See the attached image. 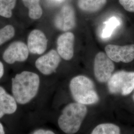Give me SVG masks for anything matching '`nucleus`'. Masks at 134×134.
Returning a JSON list of instances; mask_svg holds the SVG:
<instances>
[{
  "instance_id": "1",
  "label": "nucleus",
  "mask_w": 134,
  "mask_h": 134,
  "mask_svg": "<svg viewBox=\"0 0 134 134\" xmlns=\"http://www.w3.org/2000/svg\"><path fill=\"white\" fill-rule=\"evenodd\" d=\"M40 85L38 75L32 72L24 71L12 79V92L15 100L25 104L36 96Z\"/></svg>"
},
{
  "instance_id": "2",
  "label": "nucleus",
  "mask_w": 134,
  "mask_h": 134,
  "mask_svg": "<svg viewBox=\"0 0 134 134\" xmlns=\"http://www.w3.org/2000/svg\"><path fill=\"white\" fill-rule=\"evenodd\" d=\"M85 105L71 103L63 109L59 117L58 124L60 129L65 134H74L79 130L87 113Z\"/></svg>"
},
{
  "instance_id": "3",
  "label": "nucleus",
  "mask_w": 134,
  "mask_h": 134,
  "mask_svg": "<svg viewBox=\"0 0 134 134\" xmlns=\"http://www.w3.org/2000/svg\"><path fill=\"white\" fill-rule=\"evenodd\" d=\"M70 89L74 99L83 105L96 103L99 96L93 81L84 76L73 77L70 83Z\"/></svg>"
},
{
  "instance_id": "4",
  "label": "nucleus",
  "mask_w": 134,
  "mask_h": 134,
  "mask_svg": "<svg viewBox=\"0 0 134 134\" xmlns=\"http://www.w3.org/2000/svg\"><path fill=\"white\" fill-rule=\"evenodd\" d=\"M109 91L112 94L127 96L134 90V72H116L108 81Z\"/></svg>"
},
{
  "instance_id": "5",
  "label": "nucleus",
  "mask_w": 134,
  "mask_h": 134,
  "mask_svg": "<svg viewBox=\"0 0 134 134\" xmlns=\"http://www.w3.org/2000/svg\"><path fill=\"white\" fill-rule=\"evenodd\" d=\"M93 69L96 80L100 82H106L112 76L115 66L106 54L100 52L96 55Z\"/></svg>"
},
{
  "instance_id": "6",
  "label": "nucleus",
  "mask_w": 134,
  "mask_h": 134,
  "mask_svg": "<svg viewBox=\"0 0 134 134\" xmlns=\"http://www.w3.org/2000/svg\"><path fill=\"white\" fill-rule=\"evenodd\" d=\"M106 54L112 61L125 63L134 59V44L119 46L110 44L105 47Z\"/></svg>"
},
{
  "instance_id": "7",
  "label": "nucleus",
  "mask_w": 134,
  "mask_h": 134,
  "mask_svg": "<svg viewBox=\"0 0 134 134\" xmlns=\"http://www.w3.org/2000/svg\"><path fill=\"white\" fill-rule=\"evenodd\" d=\"M27 46L21 41H15L10 44L5 50L3 58L5 62L9 64L15 62H24L29 55Z\"/></svg>"
},
{
  "instance_id": "8",
  "label": "nucleus",
  "mask_w": 134,
  "mask_h": 134,
  "mask_svg": "<svg viewBox=\"0 0 134 134\" xmlns=\"http://www.w3.org/2000/svg\"><path fill=\"white\" fill-rule=\"evenodd\" d=\"M76 15L72 5H65L63 6L56 15L54 25L60 30L67 31L76 26Z\"/></svg>"
},
{
  "instance_id": "9",
  "label": "nucleus",
  "mask_w": 134,
  "mask_h": 134,
  "mask_svg": "<svg viewBox=\"0 0 134 134\" xmlns=\"http://www.w3.org/2000/svg\"><path fill=\"white\" fill-rule=\"evenodd\" d=\"M60 61L61 58L57 51L51 50L36 60L35 66L43 75H49L56 70Z\"/></svg>"
},
{
  "instance_id": "10",
  "label": "nucleus",
  "mask_w": 134,
  "mask_h": 134,
  "mask_svg": "<svg viewBox=\"0 0 134 134\" xmlns=\"http://www.w3.org/2000/svg\"><path fill=\"white\" fill-rule=\"evenodd\" d=\"M75 36L71 32L61 34L58 38L57 52L61 57L65 60H70L74 56Z\"/></svg>"
},
{
  "instance_id": "11",
  "label": "nucleus",
  "mask_w": 134,
  "mask_h": 134,
  "mask_svg": "<svg viewBox=\"0 0 134 134\" xmlns=\"http://www.w3.org/2000/svg\"><path fill=\"white\" fill-rule=\"evenodd\" d=\"M47 39L42 31L34 29L29 34L27 40L29 51L32 54H42L47 49Z\"/></svg>"
},
{
  "instance_id": "12",
  "label": "nucleus",
  "mask_w": 134,
  "mask_h": 134,
  "mask_svg": "<svg viewBox=\"0 0 134 134\" xmlns=\"http://www.w3.org/2000/svg\"><path fill=\"white\" fill-rule=\"evenodd\" d=\"M17 109L16 101L14 96L8 93L0 86V118L5 114L14 113Z\"/></svg>"
},
{
  "instance_id": "13",
  "label": "nucleus",
  "mask_w": 134,
  "mask_h": 134,
  "mask_svg": "<svg viewBox=\"0 0 134 134\" xmlns=\"http://www.w3.org/2000/svg\"><path fill=\"white\" fill-rule=\"evenodd\" d=\"M107 3V0H78L79 8L87 13H96L102 9Z\"/></svg>"
},
{
  "instance_id": "14",
  "label": "nucleus",
  "mask_w": 134,
  "mask_h": 134,
  "mask_svg": "<svg viewBox=\"0 0 134 134\" xmlns=\"http://www.w3.org/2000/svg\"><path fill=\"white\" fill-rule=\"evenodd\" d=\"M24 5L29 9V16L32 19H40L42 15V10L40 5V0H22Z\"/></svg>"
},
{
  "instance_id": "15",
  "label": "nucleus",
  "mask_w": 134,
  "mask_h": 134,
  "mask_svg": "<svg viewBox=\"0 0 134 134\" xmlns=\"http://www.w3.org/2000/svg\"><path fill=\"white\" fill-rule=\"evenodd\" d=\"M91 134H120V128L111 123L101 124L97 126Z\"/></svg>"
},
{
  "instance_id": "16",
  "label": "nucleus",
  "mask_w": 134,
  "mask_h": 134,
  "mask_svg": "<svg viewBox=\"0 0 134 134\" xmlns=\"http://www.w3.org/2000/svg\"><path fill=\"white\" fill-rule=\"evenodd\" d=\"M16 0H0V15L10 18L13 14L12 10L15 7Z\"/></svg>"
},
{
  "instance_id": "17",
  "label": "nucleus",
  "mask_w": 134,
  "mask_h": 134,
  "mask_svg": "<svg viewBox=\"0 0 134 134\" xmlns=\"http://www.w3.org/2000/svg\"><path fill=\"white\" fill-rule=\"evenodd\" d=\"M120 24V21L116 17H112L105 23V27L102 33V37L103 38L110 37L113 32Z\"/></svg>"
},
{
  "instance_id": "18",
  "label": "nucleus",
  "mask_w": 134,
  "mask_h": 134,
  "mask_svg": "<svg viewBox=\"0 0 134 134\" xmlns=\"http://www.w3.org/2000/svg\"><path fill=\"white\" fill-rule=\"evenodd\" d=\"M14 27L11 25H7L0 29V45L12 38L14 36Z\"/></svg>"
},
{
  "instance_id": "19",
  "label": "nucleus",
  "mask_w": 134,
  "mask_h": 134,
  "mask_svg": "<svg viewBox=\"0 0 134 134\" xmlns=\"http://www.w3.org/2000/svg\"><path fill=\"white\" fill-rule=\"evenodd\" d=\"M119 1L126 10L134 12V0H119Z\"/></svg>"
},
{
  "instance_id": "20",
  "label": "nucleus",
  "mask_w": 134,
  "mask_h": 134,
  "mask_svg": "<svg viewBox=\"0 0 134 134\" xmlns=\"http://www.w3.org/2000/svg\"><path fill=\"white\" fill-rule=\"evenodd\" d=\"M32 134H55L50 130H45L43 129L37 130Z\"/></svg>"
},
{
  "instance_id": "21",
  "label": "nucleus",
  "mask_w": 134,
  "mask_h": 134,
  "mask_svg": "<svg viewBox=\"0 0 134 134\" xmlns=\"http://www.w3.org/2000/svg\"><path fill=\"white\" fill-rule=\"evenodd\" d=\"M4 73V68L3 63L0 61V79L3 77Z\"/></svg>"
},
{
  "instance_id": "22",
  "label": "nucleus",
  "mask_w": 134,
  "mask_h": 134,
  "mask_svg": "<svg viewBox=\"0 0 134 134\" xmlns=\"http://www.w3.org/2000/svg\"><path fill=\"white\" fill-rule=\"evenodd\" d=\"M0 134H5L4 127L1 123H0Z\"/></svg>"
},
{
  "instance_id": "23",
  "label": "nucleus",
  "mask_w": 134,
  "mask_h": 134,
  "mask_svg": "<svg viewBox=\"0 0 134 134\" xmlns=\"http://www.w3.org/2000/svg\"><path fill=\"white\" fill-rule=\"evenodd\" d=\"M55 1H57V2H61V1H62L63 0H54Z\"/></svg>"
},
{
  "instance_id": "24",
  "label": "nucleus",
  "mask_w": 134,
  "mask_h": 134,
  "mask_svg": "<svg viewBox=\"0 0 134 134\" xmlns=\"http://www.w3.org/2000/svg\"><path fill=\"white\" fill-rule=\"evenodd\" d=\"M133 97H134V96H133Z\"/></svg>"
}]
</instances>
